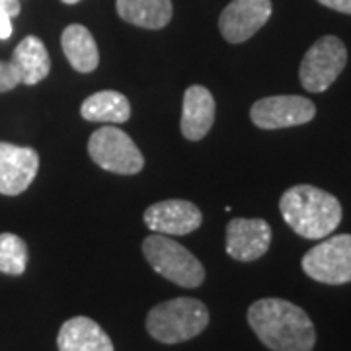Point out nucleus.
<instances>
[{
	"label": "nucleus",
	"instance_id": "1",
	"mask_svg": "<svg viewBox=\"0 0 351 351\" xmlns=\"http://www.w3.org/2000/svg\"><path fill=\"white\" fill-rule=\"evenodd\" d=\"M248 324L271 351H313L316 330L301 306L283 299H260L248 308Z\"/></svg>",
	"mask_w": 351,
	"mask_h": 351
},
{
	"label": "nucleus",
	"instance_id": "2",
	"mask_svg": "<svg viewBox=\"0 0 351 351\" xmlns=\"http://www.w3.org/2000/svg\"><path fill=\"white\" fill-rule=\"evenodd\" d=\"M279 211L283 221L306 240L326 239L341 223L338 197L306 184L289 188L281 195Z\"/></svg>",
	"mask_w": 351,
	"mask_h": 351
},
{
	"label": "nucleus",
	"instance_id": "3",
	"mask_svg": "<svg viewBox=\"0 0 351 351\" xmlns=\"http://www.w3.org/2000/svg\"><path fill=\"white\" fill-rule=\"evenodd\" d=\"M209 324V311L197 299L180 297L160 302L147 316V330L162 343H180L199 336Z\"/></svg>",
	"mask_w": 351,
	"mask_h": 351
},
{
	"label": "nucleus",
	"instance_id": "4",
	"mask_svg": "<svg viewBox=\"0 0 351 351\" xmlns=\"http://www.w3.org/2000/svg\"><path fill=\"white\" fill-rule=\"evenodd\" d=\"M143 254L158 276L166 277L180 287H199L205 279L201 262L180 242L154 232L143 242Z\"/></svg>",
	"mask_w": 351,
	"mask_h": 351
},
{
	"label": "nucleus",
	"instance_id": "5",
	"mask_svg": "<svg viewBox=\"0 0 351 351\" xmlns=\"http://www.w3.org/2000/svg\"><path fill=\"white\" fill-rule=\"evenodd\" d=\"M348 64V49L336 36H324L302 57L299 78L304 90L320 94L336 82Z\"/></svg>",
	"mask_w": 351,
	"mask_h": 351
},
{
	"label": "nucleus",
	"instance_id": "6",
	"mask_svg": "<svg viewBox=\"0 0 351 351\" xmlns=\"http://www.w3.org/2000/svg\"><path fill=\"white\" fill-rule=\"evenodd\" d=\"M88 152L100 168L113 174H137L145 166V158L133 138L112 125L92 133L88 141Z\"/></svg>",
	"mask_w": 351,
	"mask_h": 351
},
{
	"label": "nucleus",
	"instance_id": "7",
	"mask_svg": "<svg viewBox=\"0 0 351 351\" xmlns=\"http://www.w3.org/2000/svg\"><path fill=\"white\" fill-rule=\"evenodd\" d=\"M302 269L314 281L343 285L351 281V234H336L318 242L304 254Z\"/></svg>",
	"mask_w": 351,
	"mask_h": 351
},
{
	"label": "nucleus",
	"instance_id": "8",
	"mask_svg": "<svg viewBox=\"0 0 351 351\" xmlns=\"http://www.w3.org/2000/svg\"><path fill=\"white\" fill-rule=\"evenodd\" d=\"M316 106L302 96H267L258 100L250 110L254 125L260 129H285L313 121Z\"/></svg>",
	"mask_w": 351,
	"mask_h": 351
},
{
	"label": "nucleus",
	"instance_id": "9",
	"mask_svg": "<svg viewBox=\"0 0 351 351\" xmlns=\"http://www.w3.org/2000/svg\"><path fill=\"white\" fill-rule=\"evenodd\" d=\"M271 16V0H232L219 18V29L228 43H242L262 29Z\"/></svg>",
	"mask_w": 351,
	"mask_h": 351
},
{
	"label": "nucleus",
	"instance_id": "10",
	"mask_svg": "<svg viewBox=\"0 0 351 351\" xmlns=\"http://www.w3.org/2000/svg\"><path fill=\"white\" fill-rule=\"evenodd\" d=\"M39 170V154L29 147L0 143V193L20 195L32 186Z\"/></svg>",
	"mask_w": 351,
	"mask_h": 351
},
{
	"label": "nucleus",
	"instance_id": "11",
	"mask_svg": "<svg viewBox=\"0 0 351 351\" xmlns=\"http://www.w3.org/2000/svg\"><path fill=\"white\" fill-rule=\"evenodd\" d=\"M145 225L152 232L166 237H184L197 230L203 223L201 211L189 201L168 199L151 205L145 211Z\"/></svg>",
	"mask_w": 351,
	"mask_h": 351
},
{
	"label": "nucleus",
	"instance_id": "12",
	"mask_svg": "<svg viewBox=\"0 0 351 351\" xmlns=\"http://www.w3.org/2000/svg\"><path fill=\"white\" fill-rule=\"evenodd\" d=\"M271 226L263 219H232L226 226V254L239 262H254L269 250Z\"/></svg>",
	"mask_w": 351,
	"mask_h": 351
},
{
	"label": "nucleus",
	"instance_id": "13",
	"mask_svg": "<svg viewBox=\"0 0 351 351\" xmlns=\"http://www.w3.org/2000/svg\"><path fill=\"white\" fill-rule=\"evenodd\" d=\"M215 121L213 94L205 86H189L184 94L182 108V133L188 141H201Z\"/></svg>",
	"mask_w": 351,
	"mask_h": 351
},
{
	"label": "nucleus",
	"instance_id": "14",
	"mask_svg": "<svg viewBox=\"0 0 351 351\" xmlns=\"http://www.w3.org/2000/svg\"><path fill=\"white\" fill-rule=\"evenodd\" d=\"M59 351H113V343L104 328L88 316L66 320L57 336Z\"/></svg>",
	"mask_w": 351,
	"mask_h": 351
},
{
	"label": "nucleus",
	"instance_id": "15",
	"mask_svg": "<svg viewBox=\"0 0 351 351\" xmlns=\"http://www.w3.org/2000/svg\"><path fill=\"white\" fill-rule=\"evenodd\" d=\"M10 63L16 66L20 75V82L27 86L41 82L51 71L49 53L45 49V43L36 36H27L18 43Z\"/></svg>",
	"mask_w": 351,
	"mask_h": 351
},
{
	"label": "nucleus",
	"instance_id": "16",
	"mask_svg": "<svg viewBox=\"0 0 351 351\" xmlns=\"http://www.w3.org/2000/svg\"><path fill=\"white\" fill-rule=\"evenodd\" d=\"M61 45H63L64 55H66L71 66L78 73H92L100 63L98 45L84 25L73 24L64 27L63 36H61Z\"/></svg>",
	"mask_w": 351,
	"mask_h": 351
},
{
	"label": "nucleus",
	"instance_id": "17",
	"mask_svg": "<svg viewBox=\"0 0 351 351\" xmlns=\"http://www.w3.org/2000/svg\"><path fill=\"white\" fill-rule=\"evenodd\" d=\"M80 113L88 121L101 123H125L131 117V104L121 92L101 90L82 101Z\"/></svg>",
	"mask_w": 351,
	"mask_h": 351
},
{
	"label": "nucleus",
	"instance_id": "18",
	"mask_svg": "<svg viewBox=\"0 0 351 351\" xmlns=\"http://www.w3.org/2000/svg\"><path fill=\"white\" fill-rule=\"evenodd\" d=\"M117 14L129 24L160 29L172 20L170 0H117Z\"/></svg>",
	"mask_w": 351,
	"mask_h": 351
},
{
	"label": "nucleus",
	"instance_id": "19",
	"mask_svg": "<svg viewBox=\"0 0 351 351\" xmlns=\"http://www.w3.org/2000/svg\"><path fill=\"white\" fill-rule=\"evenodd\" d=\"M27 265V246L12 232L0 234V274L22 276Z\"/></svg>",
	"mask_w": 351,
	"mask_h": 351
},
{
	"label": "nucleus",
	"instance_id": "20",
	"mask_svg": "<svg viewBox=\"0 0 351 351\" xmlns=\"http://www.w3.org/2000/svg\"><path fill=\"white\" fill-rule=\"evenodd\" d=\"M20 14L18 0H0V39L12 36V18Z\"/></svg>",
	"mask_w": 351,
	"mask_h": 351
},
{
	"label": "nucleus",
	"instance_id": "21",
	"mask_svg": "<svg viewBox=\"0 0 351 351\" xmlns=\"http://www.w3.org/2000/svg\"><path fill=\"white\" fill-rule=\"evenodd\" d=\"M18 84H22V82H20V75H18L16 66L12 63L0 61V94L12 90Z\"/></svg>",
	"mask_w": 351,
	"mask_h": 351
},
{
	"label": "nucleus",
	"instance_id": "22",
	"mask_svg": "<svg viewBox=\"0 0 351 351\" xmlns=\"http://www.w3.org/2000/svg\"><path fill=\"white\" fill-rule=\"evenodd\" d=\"M318 2L326 8L336 10V12L351 14V0H318Z\"/></svg>",
	"mask_w": 351,
	"mask_h": 351
},
{
	"label": "nucleus",
	"instance_id": "23",
	"mask_svg": "<svg viewBox=\"0 0 351 351\" xmlns=\"http://www.w3.org/2000/svg\"><path fill=\"white\" fill-rule=\"evenodd\" d=\"M64 4H76V2H80V0H63Z\"/></svg>",
	"mask_w": 351,
	"mask_h": 351
}]
</instances>
